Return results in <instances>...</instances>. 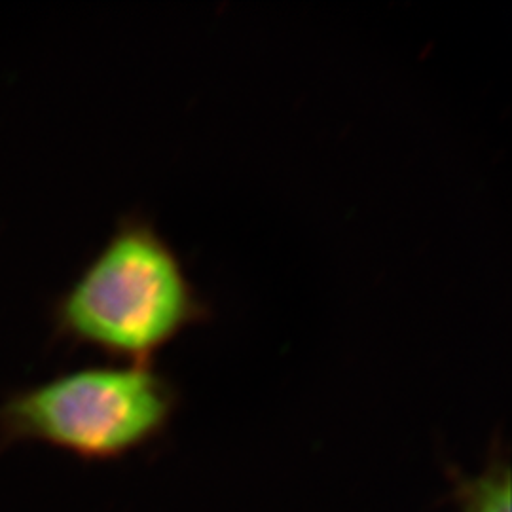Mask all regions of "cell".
<instances>
[{
	"label": "cell",
	"instance_id": "1",
	"mask_svg": "<svg viewBox=\"0 0 512 512\" xmlns=\"http://www.w3.org/2000/svg\"><path fill=\"white\" fill-rule=\"evenodd\" d=\"M59 317L74 338L131 365H148L205 321L209 306L154 224L129 219L76 279Z\"/></svg>",
	"mask_w": 512,
	"mask_h": 512
},
{
	"label": "cell",
	"instance_id": "2",
	"mask_svg": "<svg viewBox=\"0 0 512 512\" xmlns=\"http://www.w3.org/2000/svg\"><path fill=\"white\" fill-rule=\"evenodd\" d=\"M175 406V387L150 365L88 368L4 404L0 431L82 458H116L158 437Z\"/></svg>",
	"mask_w": 512,
	"mask_h": 512
},
{
	"label": "cell",
	"instance_id": "3",
	"mask_svg": "<svg viewBox=\"0 0 512 512\" xmlns=\"http://www.w3.org/2000/svg\"><path fill=\"white\" fill-rule=\"evenodd\" d=\"M465 512H511V473L497 465L490 473L463 484Z\"/></svg>",
	"mask_w": 512,
	"mask_h": 512
}]
</instances>
